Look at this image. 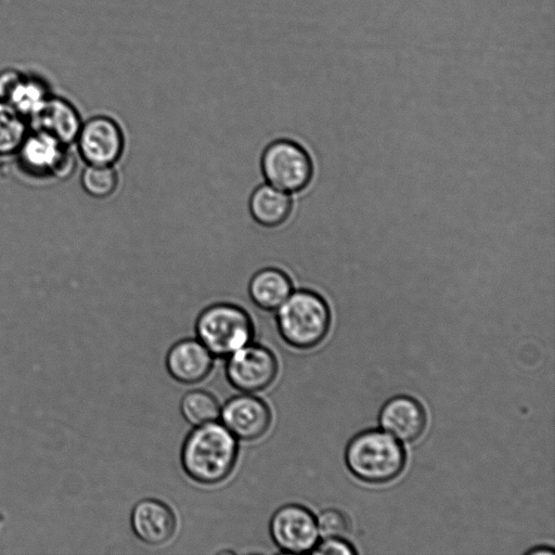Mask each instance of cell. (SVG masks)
<instances>
[{"label": "cell", "instance_id": "ffe728a7", "mask_svg": "<svg viewBox=\"0 0 555 555\" xmlns=\"http://www.w3.org/2000/svg\"><path fill=\"white\" fill-rule=\"evenodd\" d=\"M80 182L88 195L102 199L115 193L119 177L114 166L87 164L81 173Z\"/></svg>", "mask_w": 555, "mask_h": 555}, {"label": "cell", "instance_id": "ba28073f", "mask_svg": "<svg viewBox=\"0 0 555 555\" xmlns=\"http://www.w3.org/2000/svg\"><path fill=\"white\" fill-rule=\"evenodd\" d=\"M75 142L80 157L88 165L114 166L125 151L120 125L106 115H95L82 122Z\"/></svg>", "mask_w": 555, "mask_h": 555}, {"label": "cell", "instance_id": "52a82bcc", "mask_svg": "<svg viewBox=\"0 0 555 555\" xmlns=\"http://www.w3.org/2000/svg\"><path fill=\"white\" fill-rule=\"evenodd\" d=\"M269 533L274 545L287 554L312 552L320 537L312 512L296 503L282 505L272 514Z\"/></svg>", "mask_w": 555, "mask_h": 555}, {"label": "cell", "instance_id": "30bf717a", "mask_svg": "<svg viewBox=\"0 0 555 555\" xmlns=\"http://www.w3.org/2000/svg\"><path fill=\"white\" fill-rule=\"evenodd\" d=\"M66 146L44 131L33 130L24 139L17 154L24 168L31 172L64 177L69 176L75 167L74 156Z\"/></svg>", "mask_w": 555, "mask_h": 555}, {"label": "cell", "instance_id": "ac0fdd59", "mask_svg": "<svg viewBox=\"0 0 555 555\" xmlns=\"http://www.w3.org/2000/svg\"><path fill=\"white\" fill-rule=\"evenodd\" d=\"M220 410L217 398L204 389H192L180 401L181 415L192 426L219 421Z\"/></svg>", "mask_w": 555, "mask_h": 555}, {"label": "cell", "instance_id": "2e32d148", "mask_svg": "<svg viewBox=\"0 0 555 555\" xmlns=\"http://www.w3.org/2000/svg\"><path fill=\"white\" fill-rule=\"evenodd\" d=\"M293 194L267 182L256 186L248 199V209L254 221L264 228L284 224L292 215Z\"/></svg>", "mask_w": 555, "mask_h": 555}, {"label": "cell", "instance_id": "603a6c76", "mask_svg": "<svg viewBox=\"0 0 555 555\" xmlns=\"http://www.w3.org/2000/svg\"><path fill=\"white\" fill-rule=\"evenodd\" d=\"M532 554H548V555H552L554 554L553 550H548V548H542V550H534L531 552Z\"/></svg>", "mask_w": 555, "mask_h": 555}, {"label": "cell", "instance_id": "e0dca14e", "mask_svg": "<svg viewBox=\"0 0 555 555\" xmlns=\"http://www.w3.org/2000/svg\"><path fill=\"white\" fill-rule=\"evenodd\" d=\"M294 283L287 272L276 267L256 271L248 283V295L259 309L274 312L292 294Z\"/></svg>", "mask_w": 555, "mask_h": 555}, {"label": "cell", "instance_id": "8992f818", "mask_svg": "<svg viewBox=\"0 0 555 555\" xmlns=\"http://www.w3.org/2000/svg\"><path fill=\"white\" fill-rule=\"evenodd\" d=\"M224 373L236 390L256 393L269 388L276 379L279 362L271 349L251 341L225 358Z\"/></svg>", "mask_w": 555, "mask_h": 555}, {"label": "cell", "instance_id": "7402d4cb", "mask_svg": "<svg viewBox=\"0 0 555 555\" xmlns=\"http://www.w3.org/2000/svg\"><path fill=\"white\" fill-rule=\"evenodd\" d=\"M313 554L322 555H352L356 550L344 538H323L312 550Z\"/></svg>", "mask_w": 555, "mask_h": 555}, {"label": "cell", "instance_id": "7a4b0ae2", "mask_svg": "<svg viewBox=\"0 0 555 555\" xmlns=\"http://www.w3.org/2000/svg\"><path fill=\"white\" fill-rule=\"evenodd\" d=\"M274 312L279 335L295 349L314 348L325 338L331 326L327 302L308 288L294 289Z\"/></svg>", "mask_w": 555, "mask_h": 555}, {"label": "cell", "instance_id": "8fae6325", "mask_svg": "<svg viewBox=\"0 0 555 555\" xmlns=\"http://www.w3.org/2000/svg\"><path fill=\"white\" fill-rule=\"evenodd\" d=\"M130 526L143 543L159 546L172 539L177 530V517L165 502L146 498L138 501L130 513Z\"/></svg>", "mask_w": 555, "mask_h": 555}, {"label": "cell", "instance_id": "5b68a950", "mask_svg": "<svg viewBox=\"0 0 555 555\" xmlns=\"http://www.w3.org/2000/svg\"><path fill=\"white\" fill-rule=\"evenodd\" d=\"M260 169L267 183L295 194L305 190L313 177V162L298 142L280 138L262 151Z\"/></svg>", "mask_w": 555, "mask_h": 555}, {"label": "cell", "instance_id": "9c48e42d", "mask_svg": "<svg viewBox=\"0 0 555 555\" xmlns=\"http://www.w3.org/2000/svg\"><path fill=\"white\" fill-rule=\"evenodd\" d=\"M219 421L238 441H255L270 429L272 413L269 404L260 397L241 392L224 402Z\"/></svg>", "mask_w": 555, "mask_h": 555}, {"label": "cell", "instance_id": "3957f363", "mask_svg": "<svg viewBox=\"0 0 555 555\" xmlns=\"http://www.w3.org/2000/svg\"><path fill=\"white\" fill-rule=\"evenodd\" d=\"M345 461L351 474L361 481L380 485L396 479L405 465V452L391 435L366 429L347 444Z\"/></svg>", "mask_w": 555, "mask_h": 555}, {"label": "cell", "instance_id": "277c9868", "mask_svg": "<svg viewBox=\"0 0 555 555\" xmlns=\"http://www.w3.org/2000/svg\"><path fill=\"white\" fill-rule=\"evenodd\" d=\"M196 338L215 358L225 359L253 341L255 324L246 309L232 302L204 308L195 321Z\"/></svg>", "mask_w": 555, "mask_h": 555}, {"label": "cell", "instance_id": "4fadbf2b", "mask_svg": "<svg viewBox=\"0 0 555 555\" xmlns=\"http://www.w3.org/2000/svg\"><path fill=\"white\" fill-rule=\"evenodd\" d=\"M214 361L215 357L197 338H183L169 348L165 365L176 382L194 385L209 376Z\"/></svg>", "mask_w": 555, "mask_h": 555}, {"label": "cell", "instance_id": "6da1fadb", "mask_svg": "<svg viewBox=\"0 0 555 555\" xmlns=\"http://www.w3.org/2000/svg\"><path fill=\"white\" fill-rule=\"evenodd\" d=\"M238 450V440L220 421L193 426L181 446V467L196 483L218 485L233 473Z\"/></svg>", "mask_w": 555, "mask_h": 555}, {"label": "cell", "instance_id": "44dd1931", "mask_svg": "<svg viewBox=\"0 0 555 555\" xmlns=\"http://www.w3.org/2000/svg\"><path fill=\"white\" fill-rule=\"evenodd\" d=\"M315 519L322 538H345L350 530L348 517L338 509H324Z\"/></svg>", "mask_w": 555, "mask_h": 555}, {"label": "cell", "instance_id": "5bb4252c", "mask_svg": "<svg viewBox=\"0 0 555 555\" xmlns=\"http://www.w3.org/2000/svg\"><path fill=\"white\" fill-rule=\"evenodd\" d=\"M380 427L403 442L418 439L426 428L427 416L423 405L414 398L399 395L387 400L380 409Z\"/></svg>", "mask_w": 555, "mask_h": 555}, {"label": "cell", "instance_id": "9a60e30c", "mask_svg": "<svg viewBox=\"0 0 555 555\" xmlns=\"http://www.w3.org/2000/svg\"><path fill=\"white\" fill-rule=\"evenodd\" d=\"M28 124L33 130L44 131L68 145L76 141L82 121L73 103L52 94L28 119Z\"/></svg>", "mask_w": 555, "mask_h": 555}, {"label": "cell", "instance_id": "7c38bea8", "mask_svg": "<svg viewBox=\"0 0 555 555\" xmlns=\"http://www.w3.org/2000/svg\"><path fill=\"white\" fill-rule=\"evenodd\" d=\"M52 95L40 77L14 68L0 72V100L7 102L27 120Z\"/></svg>", "mask_w": 555, "mask_h": 555}, {"label": "cell", "instance_id": "d6986e66", "mask_svg": "<svg viewBox=\"0 0 555 555\" xmlns=\"http://www.w3.org/2000/svg\"><path fill=\"white\" fill-rule=\"evenodd\" d=\"M28 120L0 100V156L17 153L29 130Z\"/></svg>", "mask_w": 555, "mask_h": 555}]
</instances>
